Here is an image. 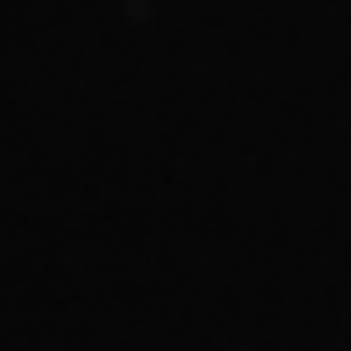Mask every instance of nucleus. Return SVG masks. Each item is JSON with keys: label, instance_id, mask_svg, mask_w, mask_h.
I'll list each match as a JSON object with an SVG mask.
<instances>
[]
</instances>
